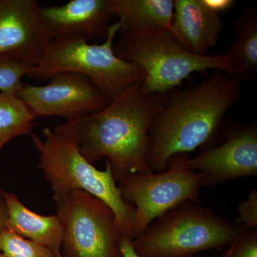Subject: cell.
Returning <instances> with one entry per match:
<instances>
[{
	"label": "cell",
	"mask_w": 257,
	"mask_h": 257,
	"mask_svg": "<svg viewBox=\"0 0 257 257\" xmlns=\"http://www.w3.org/2000/svg\"><path fill=\"white\" fill-rule=\"evenodd\" d=\"M167 94H148L136 84L103 110L52 128L72 139L81 155L94 165L106 158L115 181L133 174H150L147 161L149 130Z\"/></svg>",
	"instance_id": "1"
},
{
	"label": "cell",
	"mask_w": 257,
	"mask_h": 257,
	"mask_svg": "<svg viewBox=\"0 0 257 257\" xmlns=\"http://www.w3.org/2000/svg\"><path fill=\"white\" fill-rule=\"evenodd\" d=\"M242 82L239 77L214 70L195 85L167 94L149 130L150 170L164 172L174 155L207 145L222 126L225 115L239 101Z\"/></svg>",
	"instance_id": "2"
},
{
	"label": "cell",
	"mask_w": 257,
	"mask_h": 257,
	"mask_svg": "<svg viewBox=\"0 0 257 257\" xmlns=\"http://www.w3.org/2000/svg\"><path fill=\"white\" fill-rule=\"evenodd\" d=\"M114 52L121 60L143 69L145 77L142 88L148 94H168L191 74L209 69L239 77L229 56L190 53L167 29L138 32L120 30Z\"/></svg>",
	"instance_id": "3"
},
{
	"label": "cell",
	"mask_w": 257,
	"mask_h": 257,
	"mask_svg": "<svg viewBox=\"0 0 257 257\" xmlns=\"http://www.w3.org/2000/svg\"><path fill=\"white\" fill-rule=\"evenodd\" d=\"M43 135L45 140L33 134L30 137L53 197L73 190L92 194L110 208L122 236L133 240L135 208L123 200L108 161L105 170L99 171L81 155L72 139L50 127L44 128Z\"/></svg>",
	"instance_id": "4"
},
{
	"label": "cell",
	"mask_w": 257,
	"mask_h": 257,
	"mask_svg": "<svg viewBox=\"0 0 257 257\" xmlns=\"http://www.w3.org/2000/svg\"><path fill=\"white\" fill-rule=\"evenodd\" d=\"M120 30L119 22L111 24L101 45L88 43L80 37L51 40L27 76L35 80H48L62 72L82 74L113 100L134 85L143 84L145 77L141 67L114 53L115 37Z\"/></svg>",
	"instance_id": "5"
},
{
	"label": "cell",
	"mask_w": 257,
	"mask_h": 257,
	"mask_svg": "<svg viewBox=\"0 0 257 257\" xmlns=\"http://www.w3.org/2000/svg\"><path fill=\"white\" fill-rule=\"evenodd\" d=\"M241 229L212 209L187 202L155 219L132 243L140 257H194L228 247Z\"/></svg>",
	"instance_id": "6"
},
{
	"label": "cell",
	"mask_w": 257,
	"mask_h": 257,
	"mask_svg": "<svg viewBox=\"0 0 257 257\" xmlns=\"http://www.w3.org/2000/svg\"><path fill=\"white\" fill-rule=\"evenodd\" d=\"M187 154L171 157L160 173L133 174L116 181L125 203L135 207L134 238L155 219L184 203L199 202L204 177L189 165Z\"/></svg>",
	"instance_id": "7"
},
{
	"label": "cell",
	"mask_w": 257,
	"mask_h": 257,
	"mask_svg": "<svg viewBox=\"0 0 257 257\" xmlns=\"http://www.w3.org/2000/svg\"><path fill=\"white\" fill-rule=\"evenodd\" d=\"M53 200L63 229L62 257H123V236L105 203L82 190L70 191Z\"/></svg>",
	"instance_id": "8"
},
{
	"label": "cell",
	"mask_w": 257,
	"mask_h": 257,
	"mask_svg": "<svg viewBox=\"0 0 257 257\" xmlns=\"http://www.w3.org/2000/svg\"><path fill=\"white\" fill-rule=\"evenodd\" d=\"M17 96L34 117L57 116L66 121L99 112L111 101L92 79L74 72L56 74L46 85H24Z\"/></svg>",
	"instance_id": "9"
},
{
	"label": "cell",
	"mask_w": 257,
	"mask_h": 257,
	"mask_svg": "<svg viewBox=\"0 0 257 257\" xmlns=\"http://www.w3.org/2000/svg\"><path fill=\"white\" fill-rule=\"evenodd\" d=\"M189 165L204 177V187L257 176V124L237 123L219 146L207 147Z\"/></svg>",
	"instance_id": "10"
},
{
	"label": "cell",
	"mask_w": 257,
	"mask_h": 257,
	"mask_svg": "<svg viewBox=\"0 0 257 257\" xmlns=\"http://www.w3.org/2000/svg\"><path fill=\"white\" fill-rule=\"evenodd\" d=\"M36 0H0V58L35 66L50 37Z\"/></svg>",
	"instance_id": "11"
},
{
	"label": "cell",
	"mask_w": 257,
	"mask_h": 257,
	"mask_svg": "<svg viewBox=\"0 0 257 257\" xmlns=\"http://www.w3.org/2000/svg\"><path fill=\"white\" fill-rule=\"evenodd\" d=\"M39 16L50 40L69 37L106 38L113 15L109 0H71L40 7Z\"/></svg>",
	"instance_id": "12"
},
{
	"label": "cell",
	"mask_w": 257,
	"mask_h": 257,
	"mask_svg": "<svg viewBox=\"0 0 257 257\" xmlns=\"http://www.w3.org/2000/svg\"><path fill=\"white\" fill-rule=\"evenodd\" d=\"M222 29L220 14L208 9L202 0H175L172 33L187 52L208 55Z\"/></svg>",
	"instance_id": "13"
},
{
	"label": "cell",
	"mask_w": 257,
	"mask_h": 257,
	"mask_svg": "<svg viewBox=\"0 0 257 257\" xmlns=\"http://www.w3.org/2000/svg\"><path fill=\"white\" fill-rule=\"evenodd\" d=\"M3 196L8 209L5 229L45 245L57 257H62L63 229L58 216H43L33 212L13 193L3 192Z\"/></svg>",
	"instance_id": "14"
},
{
	"label": "cell",
	"mask_w": 257,
	"mask_h": 257,
	"mask_svg": "<svg viewBox=\"0 0 257 257\" xmlns=\"http://www.w3.org/2000/svg\"><path fill=\"white\" fill-rule=\"evenodd\" d=\"M121 30L130 32L164 28L172 32L174 0H109Z\"/></svg>",
	"instance_id": "15"
},
{
	"label": "cell",
	"mask_w": 257,
	"mask_h": 257,
	"mask_svg": "<svg viewBox=\"0 0 257 257\" xmlns=\"http://www.w3.org/2000/svg\"><path fill=\"white\" fill-rule=\"evenodd\" d=\"M234 43L226 55L234 62L243 81L257 76V5L252 3L243 10L235 28Z\"/></svg>",
	"instance_id": "16"
},
{
	"label": "cell",
	"mask_w": 257,
	"mask_h": 257,
	"mask_svg": "<svg viewBox=\"0 0 257 257\" xmlns=\"http://www.w3.org/2000/svg\"><path fill=\"white\" fill-rule=\"evenodd\" d=\"M35 119L18 96L0 92V152L12 139L22 135L30 136Z\"/></svg>",
	"instance_id": "17"
},
{
	"label": "cell",
	"mask_w": 257,
	"mask_h": 257,
	"mask_svg": "<svg viewBox=\"0 0 257 257\" xmlns=\"http://www.w3.org/2000/svg\"><path fill=\"white\" fill-rule=\"evenodd\" d=\"M0 252L6 257H57L45 245L5 229L0 233Z\"/></svg>",
	"instance_id": "18"
},
{
	"label": "cell",
	"mask_w": 257,
	"mask_h": 257,
	"mask_svg": "<svg viewBox=\"0 0 257 257\" xmlns=\"http://www.w3.org/2000/svg\"><path fill=\"white\" fill-rule=\"evenodd\" d=\"M32 67L25 62L0 58V92L17 96L24 86L22 79Z\"/></svg>",
	"instance_id": "19"
},
{
	"label": "cell",
	"mask_w": 257,
	"mask_h": 257,
	"mask_svg": "<svg viewBox=\"0 0 257 257\" xmlns=\"http://www.w3.org/2000/svg\"><path fill=\"white\" fill-rule=\"evenodd\" d=\"M221 257H257L256 230L241 227L239 234Z\"/></svg>",
	"instance_id": "20"
},
{
	"label": "cell",
	"mask_w": 257,
	"mask_h": 257,
	"mask_svg": "<svg viewBox=\"0 0 257 257\" xmlns=\"http://www.w3.org/2000/svg\"><path fill=\"white\" fill-rule=\"evenodd\" d=\"M239 216L235 219L234 224H241L246 229H256L257 226V191L253 189L248 199L240 203L238 206Z\"/></svg>",
	"instance_id": "21"
},
{
	"label": "cell",
	"mask_w": 257,
	"mask_h": 257,
	"mask_svg": "<svg viewBox=\"0 0 257 257\" xmlns=\"http://www.w3.org/2000/svg\"><path fill=\"white\" fill-rule=\"evenodd\" d=\"M203 4L208 9L215 13H220L231 9L236 2L233 0H202Z\"/></svg>",
	"instance_id": "22"
},
{
	"label": "cell",
	"mask_w": 257,
	"mask_h": 257,
	"mask_svg": "<svg viewBox=\"0 0 257 257\" xmlns=\"http://www.w3.org/2000/svg\"><path fill=\"white\" fill-rule=\"evenodd\" d=\"M120 251H121L123 257H140L134 249L132 240L124 237V236L121 238V243H120Z\"/></svg>",
	"instance_id": "23"
},
{
	"label": "cell",
	"mask_w": 257,
	"mask_h": 257,
	"mask_svg": "<svg viewBox=\"0 0 257 257\" xmlns=\"http://www.w3.org/2000/svg\"><path fill=\"white\" fill-rule=\"evenodd\" d=\"M8 219V209L4 199H0V233L5 229V223Z\"/></svg>",
	"instance_id": "24"
},
{
	"label": "cell",
	"mask_w": 257,
	"mask_h": 257,
	"mask_svg": "<svg viewBox=\"0 0 257 257\" xmlns=\"http://www.w3.org/2000/svg\"><path fill=\"white\" fill-rule=\"evenodd\" d=\"M3 191H2L1 189H0V199H3Z\"/></svg>",
	"instance_id": "25"
},
{
	"label": "cell",
	"mask_w": 257,
	"mask_h": 257,
	"mask_svg": "<svg viewBox=\"0 0 257 257\" xmlns=\"http://www.w3.org/2000/svg\"><path fill=\"white\" fill-rule=\"evenodd\" d=\"M0 257H6L4 254H3L1 252H0Z\"/></svg>",
	"instance_id": "26"
},
{
	"label": "cell",
	"mask_w": 257,
	"mask_h": 257,
	"mask_svg": "<svg viewBox=\"0 0 257 257\" xmlns=\"http://www.w3.org/2000/svg\"></svg>",
	"instance_id": "27"
}]
</instances>
